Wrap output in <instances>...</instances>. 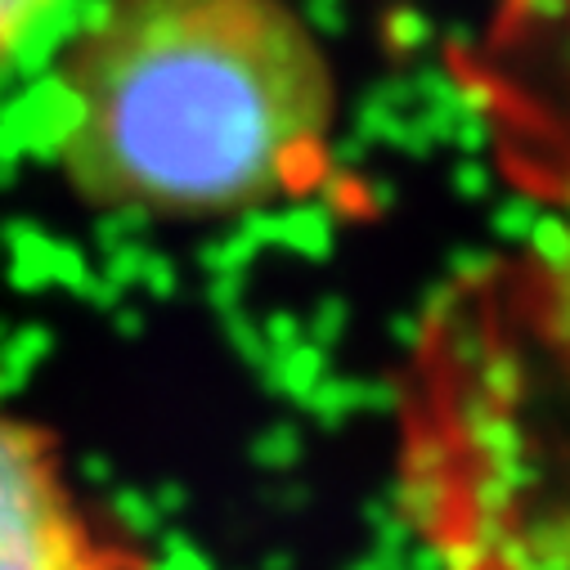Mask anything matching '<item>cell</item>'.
Instances as JSON below:
<instances>
[{
    "label": "cell",
    "mask_w": 570,
    "mask_h": 570,
    "mask_svg": "<svg viewBox=\"0 0 570 570\" xmlns=\"http://www.w3.org/2000/svg\"><path fill=\"white\" fill-rule=\"evenodd\" d=\"M55 95V167L95 212L229 220L333 171L337 72L293 0H104Z\"/></svg>",
    "instance_id": "1"
},
{
    "label": "cell",
    "mask_w": 570,
    "mask_h": 570,
    "mask_svg": "<svg viewBox=\"0 0 570 570\" xmlns=\"http://www.w3.org/2000/svg\"><path fill=\"white\" fill-rule=\"evenodd\" d=\"M0 570H158L154 552L95 512L50 426L0 409Z\"/></svg>",
    "instance_id": "3"
},
{
    "label": "cell",
    "mask_w": 570,
    "mask_h": 570,
    "mask_svg": "<svg viewBox=\"0 0 570 570\" xmlns=\"http://www.w3.org/2000/svg\"><path fill=\"white\" fill-rule=\"evenodd\" d=\"M395 499L436 570H570V225L426 297L395 373Z\"/></svg>",
    "instance_id": "2"
},
{
    "label": "cell",
    "mask_w": 570,
    "mask_h": 570,
    "mask_svg": "<svg viewBox=\"0 0 570 570\" xmlns=\"http://www.w3.org/2000/svg\"><path fill=\"white\" fill-rule=\"evenodd\" d=\"M55 6L59 0H0V68L19 55V46L41 28Z\"/></svg>",
    "instance_id": "4"
}]
</instances>
